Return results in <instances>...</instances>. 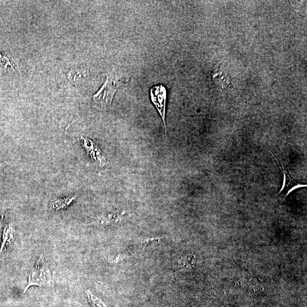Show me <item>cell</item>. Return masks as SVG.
I'll list each match as a JSON object with an SVG mask.
<instances>
[{
  "label": "cell",
  "instance_id": "6da1fadb",
  "mask_svg": "<svg viewBox=\"0 0 307 307\" xmlns=\"http://www.w3.org/2000/svg\"><path fill=\"white\" fill-rule=\"evenodd\" d=\"M52 283L53 280L51 270L46 262L44 261L43 256L41 254L30 271L27 285L24 290L23 293L25 294L31 286L51 288Z\"/></svg>",
  "mask_w": 307,
  "mask_h": 307
},
{
  "label": "cell",
  "instance_id": "7a4b0ae2",
  "mask_svg": "<svg viewBox=\"0 0 307 307\" xmlns=\"http://www.w3.org/2000/svg\"><path fill=\"white\" fill-rule=\"evenodd\" d=\"M118 87V82L114 76L108 74L106 82L93 96V100L100 107L104 109L110 108Z\"/></svg>",
  "mask_w": 307,
  "mask_h": 307
},
{
  "label": "cell",
  "instance_id": "3957f363",
  "mask_svg": "<svg viewBox=\"0 0 307 307\" xmlns=\"http://www.w3.org/2000/svg\"><path fill=\"white\" fill-rule=\"evenodd\" d=\"M167 95L166 88L163 85L153 87L151 90V100L161 117L165 132H166L165 107H166Z\"/></svg>",
  "mask_w": 307,
  "mask_h": 307
},
{
  "label": "cell",
  "instance_id": "277c9868",
  "mask_svg": "<svg viewBox=\"0 0 307 307\" xmlns=\"http://www.w3.org/2000/svg\"><path fill=\"white\" fill-rule=\"evenodd\" d=\"M270 152L274 156L275 158L277 160L279 164H280L283 173H284V185H283V187L280 192H279V194L286 192L287 193L286 195H288L289 194L294 190V189L306 186V185L301 184L297 182V181L293 178V177L290 175L289 172L285 170L284 165L281 163V161L277 158V157L274 154L272 151H270Z\"/></svg>",
  "mask_w": 307,
  "mask_h": 307
},
{
  "label": "cell",
  "instance_id": "5b68a950",
  "mask_svg": "<svg viewBox=\"0 0 307 307\" xmlns=\"http://www.w3.org/2000/svg\"><path fill=\"white\" fill-rule=\"evenodd\" d=\"M16 230L13 223L8 224L3 230L2 242L0 246V256L11 247L15 240Z\"/></svg>",
  "mask_w": 307,
  "mask_h": 307
},
{
  "label": "cell",
  "instance_id": "8992f818",
  "mask_svg": "<svg viewBox=\"0 0 307 307\" xmlns=\"http://www.w3.org/2000/svg\"><path fill=\"white\" fill-rule=\"evenodd\" d=\"M83 146L86 149L88 154L94 160L99 161L100 164L104 163V159L101 155L100 151L93 141L90 139L81 137Z\"/></svg>",
  "mask_w": 307,
  "mask_h": 307
},
{
  "label": "cell",
  "instance_id": "52a82bcc",
  "mask_svg": "<svg viewBox=\"0 0 307 307\" xmlns=\"http://www.w3.org/2000/svg\"><path fill=\"white\" fill-rule=\"evenodd\" d=\"M76 196H72L56 199L51 202L50 207L52 209L56 210V211L66 208L76 199Z\"/></svg>",
  "mask_w": 307,
  "mask_h": 307
},
{
  "label": "cell",
  "instance_id": "ba28073f",
  "mask_svg": "<svg viewBox=\"0 0 307 307\" xmlns=\"http://www.w3.org/2000/svg\"><path fill=\"white\" fill-rule=\"evenodd\" d=\"M120 217H116L114 215H108L106 216H102L98 218L94 221V224L97 225H109L117 222Z\"/></svg>",
  "mask_w": 307,
  "mask_h": 307
},
{
  "label": "cell",
  "instance_id": "9c48e42d",
  "mask_svg": "<svg viewBox=\"0 0 307 307\" xmlns=\"http://www.w3.org/2000/svg\"><path fill=\"white\" fill-rule=\"evenodd\" d=\"M88 302L94 307H108L99 298L93 295L90 290L86 292Z\"/></svg>",
  "mask_w": 307,
  "mask_h": 307
},
{
  "label": "cell",
  "instance_id": "30bf717a",
  "mask_svg": "<svg viewBox=\"0 0 307 307\" xmlns=\"http://www.w3.org/2000/svg\"><path fill=\"white\" fill-rule=\"evenodd\" d=\"M161 238L159 237H154L152 238H147V239H144L141 241V243H142L144 246L148 245L150 243H152V242H159Z\"/></svg>",
  "mask_w": 307,
  "mask_h": 307
},
{
  "label": "cell",
  "instance_id": "8fae6325",
  "mask_svg": "<svg viewBox=\"0 0 307 307\" xmlns=\"http://www.w3.org/2000/svg\"><path fill=\"white\" fill-rule=\"evenodd\" d=\"M3 216H0V228L1 227L2 224Z\"/></svg>",
  "mask_w": 307,
  "mask_h": 307
}]
</instances>
